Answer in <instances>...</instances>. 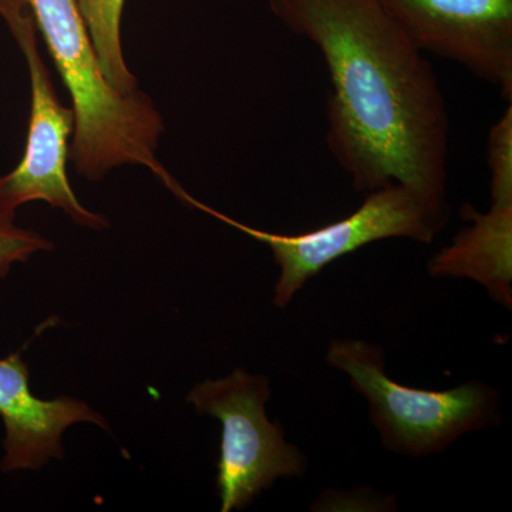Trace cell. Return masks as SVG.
Listing matches in <instances>:
<instances>
[{"mask_svg":"<svg viewBox=\"0 0 512 512\" xmlns=\"http://www.w3.org/2000/svg\"><path fill=\"white\" fill-rule=\"evenodd\" d=\"M318 47L332 93L326 144L356 191L402 184L448 205L450 116L440 82L380 0H268Z\"/></svg>","mask_w":512,"mask_h":512,"instance_id":"cell-1","label":"cell"},{"mask_svg":"<svg viewBox=\"0 0 512 512\" xmlns=\"http://www.w3.org/2000/svg\"><path fill=\"white\" fill-rule=\"evenodd\" d=\"M26 2L72 96L77 173L94 181L120 165H143L168 187L174 177L157 158L164 121L153 100L111 86L74 0Z\"/></svg>","mask_w":512,"mask_h":512,"instance_id":"cell-2","label":"cell"},{"mask_svg":"<svg viewBox=\"0 0 512 512\" xmlns=\"http://www.w3.org/2000/svg\"><path fill=\"white\" fill-rule=\"evenodd\" d=\"M328 362L345 372L366 397L370 420L384 447L394 453L413 457L441 453L497 417V393L488 384L467 382L450 390L404 386L387 376L382 348L363 340H335Z\"/></svg>","mask_w":512,"mask_h":512,"instance_id":"cell-3","label":"cell"},{"mask_svg":"<svg viewBox=\"0 0 512 512\" xmlns=\"http://www.w3.org/2000/svg\"><path fill=\"white\" fill-rule=\"evenodd\" d=\"M170 191L191 207L271 248L281 268L274 299L279 308L289 305L309 279L342 256L389 238L431 244L450 218V205L434 204L402 184H389L370 191L363 204L343 220L299 234H275L249 227L195 200L177 181Z\"/></svg>","mask_w":512,"mask_h":512,"instance_id":"cell-4","label":"cell"},{"mask_svg":"<svg viewBox=\"0 0 512 512\" xmlns=\"http://www.w3.org/2000/svg\"><path fill=\"white\" fill-rule=\"evenodd\" d=\"M268 377L235 370L220 380H205L188 394L200 414L221 421L217 485L221 511L244 510L278 478L302 476L306 458L286 443L281 424L271 423L265 406Z\"/></svg>","mask_w":512,"mask_h":512,"instance_id":"cell-5","label":"cell"},{"mask_svg":"<svg viewBox=\"0 0 512 512\" xmlns=\"http://www.w3.org/2000/svg\"><path fill=\"white\" fill-rule=\"evenodd\" d=\"M9 29L28 63L32 110L25 154L15 170L0 177V212L15 215L20 205L45 201L82 227L106 228L107 218L84 208L67 178L69 141L76 119L73 107L63 106L57 99L50 73L37 50L32 13Z\"/></svg>","mask_w":512,"mask_h":512,"instance_id":"cell-6","label":"cell"},{"mask_svg":"<svg viewBox=\"0 0 512 512\" xmlns=\"http://www.w3.org/2000/svg\"><path fill=\"white\" fill-rule=\"evenodd\" d=\"M423 53L456 62L512 103V0H380Z\"/></svg>","mask_w":512,"mask_h":512,"instance_id":"cell-7","label":"cell"},{"mask_svg":"<svg viewBox=\"0 0 512 512\" xmlns=\"http://www.w3.org/2000/svg\"><path fill=\"white\" fill-rule=\"evenodd\" d=\"M0 417L6 427L5 473L37 470L50 458H62L64 430L94 423L109 430L103 416L72 397L43 400L30 390L29 369L20 352L0 359Z\"/></svg>","mask_w":512,"mask_h":512,"instance_id":"cell-8","label":"cell"},{"mask_svg":"<svg viewBox=\"0 0 512 512\" xmlns=\"http://www.w3.org/2000/svg\"><path fill=\"white\" fill-rule=\"evenodd\" d=\"M460 215L471 225L431 258L430 275L473 279L487 288L495 302L511 309L512 202H493L487 212L467 204Z\"/></svg>","mask_w":512,"mask_h":512,"instance_id":"cell-9","label":"cell"},{"mask_svg":"<svg viewBox=\"0 0 512 512\" xmlns=\"http://www.w3.org/2000/svg\"><path fill=\"white\" fill-rule=\"evenodd\" d=\"M89 30L101 70L117 92L138 90L136 76L128 69L121 46V16L126 0H74Z\"/></svg>","mask_w":512,"mask_h":512,"instance_id":"cell-10","label":"cell"},{"mask_svg":"<svg viewBox=\"0 0 512 512\" xmlns=\"http://www.w3.org/2000/svg\"><path fill=\"white\" fill-rule=\"evenodd\" d=\"M487 161L491 174V201L512 202V103L488 133Z\"/></svg>","mask_w":512,"mask_h":512,"instance_id":"cell-11","label":"cell"},{"mask_svg":"<svg viewBox=\"0 0 512 512\" xmlns=\"http://www.w3.org/2000/svg\"><path fill=\"white\" fill-rule=\"evenodd\" d=\"M49 249H52L49 239L15 225V215L0 212V279L6 278L16 262H26L37 252Z\"/></svg>","mask_w":512,"mask_h":512,"instance_id":"cell-12","label":"cell"},{"mask_svg":"<svg viewBox=\"0 0 512 512\" xmlns=\"http://www.w3.org/2000/svg\"><path fill=\"white\" fill-rule=\"evenodd\" d=\"M29 12L26 0H0V16L5 19L8 26L18 22Z\"/></svg>","mask_w":512,"mask_h":512,"instance_id":"cell-13","label":"cell"}]
</instances>
